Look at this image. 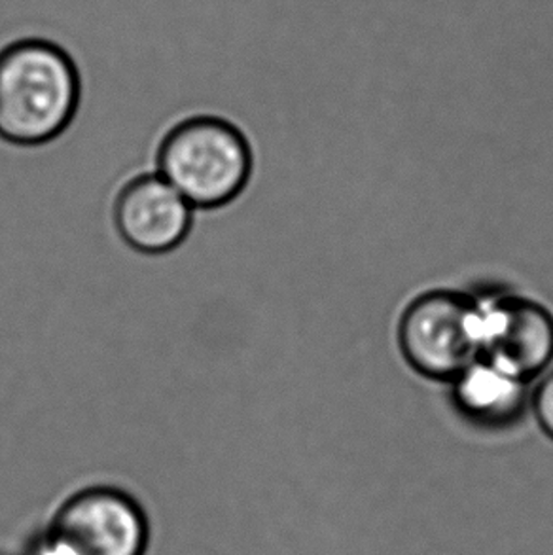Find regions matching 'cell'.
I'll return each mask as SVG.
<instances>
[{"label": "cell", "instance_id": "obj_1", "mask_svg": "<svg viewBox=\"0 0 553 555\" xmlns=\"http://www.w3.org/2000/svg\"><path fill=\"white\" fill-rule=\"evenodd\" d=\"M80 73L60 44L22 38L0 50V139L17 146L52 143L75 120Z\"/></svg>", "mask_w": 553, "mask_h": 555}, {"label": "cell", "instance_id": "obj_2", "mask_svg": "<svg viewBox=\"0 0 553 555\" xmlns=\"http://www.w3.org/2000/svg\"><path fill=\"white\" fill-rule=\"evenodd\" d=\"M253 164L243 131L207 114L175 124L156 154V173L194 209H220L237 199L250 181Z\"/></svg>", "mask_w": 553, "mask_h": 555}, {"label": "cell", "instance_id": "obj_3", "mask_svg": "<svg viewBox=\"0 0 553 555\" xmlns=\"http://www.w3.org/2000/svg\"><path fill=\"white\" fill-rule=\"evenodd\" d=\"M398 346L417 374L433 382H453L481 359L478 296L459 291L421 294L400 319Z\"/></svg>", "mask_w": 553, "mask_h": 555}, {"label": "cell", "instance_id": "obj_4", "mask_svg": "<svg viewBox=\"0 0 553 555\" xmlns=\"http://www.w3.org/2000/svg\"><path fill=\"white\" fill-rule=\"evenodd\" d=\"M48 539L70 555H144L149 526L133 499L114 489H88L61 506Z\"/></svg>", "mask_w": 553, "mask_h": 555}, {"label": "cell", "instance_id": "obj_5", "mask_svg": "<svg viewBox=\"0 0 553 555\" xmlns=\"http://www.w3.org/2000/svg\"><path fill=\"white\" fill-rule=\"evenodd\" d=\"M481 359L532 383L553 361V315L539 301L497 294L479 298Z\"/></svg>", "mask_w": 553, "mask_h": 555}, {"label": "cell", "instance_id": "obj_6", "mask_svg": "<svg viewBox=\"0 0 553 555\" xmlns=\"http://www.w3.org/2000/svg\"><path fill=\"white\" fill-rule=\"evenodd\" d=\"M194 210L162 175H139L114 202V225L137 253L165 255L187 240Z\"/></svg>", "mask_w": 553, "mask_h": 555}, {"label": "cell", "instance_id": "obj_7", "mask_svg": "<svg viewBox=\"0 0 553 555\" xmlns=\"http://www.w3.org/2000/svg\"><path fill=\"white\" fill-rule=\"evenodd\" d=\"M449 385L456 412L476 427L491 430L514 427L531 404V383L484 359L474 362Z\"/></svg>", "mask_w": 553, "mask_h": 555}, {"label": "cell", "instance_id": "obj_8", "mask_svg": "<svg viewBox=\"0 0 553 555\" xmlns=\"http://www.w3.org/2000/svg\"><path fill=\"white\" fill-rule=\"evenodd\" d=\"M531 408L540 427L553 440V370L532 390Z\"/></svg>", "mask_w": 553, "mask_h": 555}, {"label": "cell", "instance_id": "obj_9", "mask_svg": "<svg viewBox=\"0 0 553 555\" xmlns=\"http://www.w3.org/2000/svg\"><path fill=\"white\" fill-rule=\"evenodd\" d=\"M37 555H70L67 550L63 548L61 544L52 541V539H46L44 544L38 548Z\"/></svg>", "mask_w": 553, "mask_h": 555}]
</instances>
